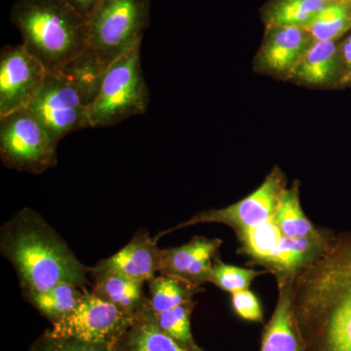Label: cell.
<instances>
[{
	"label": "cell",
	"instance_id": "32",
	"mask_svg": "<svg viewBox=\"0 0 351 351\" xmlns=\"http://www.w3.org/2000/svg\"><path fill=\"white\" fill-rule=\"evenodd\" d=\"M350 1H351V0H350Z\"/></svg>",
	"mask_w": 351,
	"mask_h": 351
},
{
	"label": "cell",
	"instance_id": "5",
	"mask_svg": "<svg viewBox=\"0 0 351 351\" xmlns=\"http://www.w3.org/2000/svg\"><path fill=\"white\" fill-rule=\"evenodd\" d=\"M151 101L141 64V45L108 66L100 90L87 112V128L117 125L147 112Z\"/></svg>",
	"mask_w": 351,
	"mask_h": 351
},
{
	"label": "cell",
	"instance_id": "31",
	"mask_svg": "<svg viewBox=\"0 0 351 351\" xmlns=\"http://www.w3.org/2000/svg\"><path fill=\"white\" fill-rule=\"evenodd\" d=\"M326 3H336V2L346 1V0H323Z\"/></svg>",
	"mask_w": 351,
	"mask_h": 351
},
{
	"label": "cell",
	"instance_id": "11",
	"mask_svg": "<svg viewBox=\"0 0 351 351\" xmlns=\"http://www.w3.org/2000/svg\"><path fill=\"white\" fill-rule=\"evenodd\" d=\"M163 254L164 249L158 248L156 237L142 230L112 257L92 267L91 274H114L140 282H149L160 271Z\"/></svg>",
	"mask_w": 351,
	"mask_h": 351
},
{
	"label": "cell",
	"instance_id": "3",
	"mask_svg": "<svg viewBox=\"0 0 351 351\" xmlns=\"http://www.w3.org/2000/svg\"><path fill=\"white\" fill-rule=\"evenodd\" d=\"M10 19L25 49L47 73H58L89 49L87 21L64 0H17Z\"/></svg>",
	"mask_w": 351,
	"mask_h": 351
},
{
	"label": "cell",
	"instance_id": "30",
	"mask_svg": "<svg viewBox=\"0 0 351 351\" xmlns=\"http://www.w3.org/2000/svg\"><path fill=\"white\" fill-rule=\"evenodd\" d=\"M343 56L346 66V71H348L346 78L348 80H351V36L343 43Z\"/></svg>",
	"mask_w": 351,
	"mask_h": 351
},
{
	"label": "cell",
	"instance_id": "4",
	"mask_svg": "<svg viewBox=\"0 0 351 351\" xmlns=\"http://www.w3.org/2000/svg\"><path fill=\"white\" fill-rule=\"evenodd\" d=\"M108 66L91 50L56 73H47L29 110L58 143L69 134L87 128V112L100 90Z\"/></svg>",
	"mask_w": 351,
	"mask_h": 351
},
{
	"label": "cell",
	"instance_id": "19",
	"mask_svg": "<svg viewBox=\"0 0 351 351\" xmlns=\"http://www.w3.org/2000/svg\"><path fill=\"white\" fill-rule=\"evenodd\" d=\"M86 292V289L75 284L61 283L44 292L29 293L24 295L39 313L54 324L69 315Z\"/></svg>",
	"mask_w": 351,
	"mask_h": 351
},
{
	"label": "cell",
	"instance_id": "20",
	"mask_svg": "<svg viewBox=\"0 0 351 351\" xmlns=\"http://www.w3.org/2000/svg\"><path fill=\"white\" fill-rule=\"evenodd\" d=\"M274 221L280 228L281 232L291 239L308 237L321 230L316 228L302 211L298 186L284 189Z\"/></svg>",
	"mask_w": 351,
	"mask_h": 351
},
{
	"label": "cell",
	"instance_id": "29",
	"mask_svg": "<svg viewBox=\"0 0 351 351\" xmlns=\"http://www.w3.org/2000/svg\"><path fill=\"white\" fill-rule=\"evenodd\" d=\"M64 1L87 21L101 0H64Z\"/></svg>",
	"mask_w": 351,
	"mask_h": 351
},
{
	"label": "cell",
	"instance_id": "1",
	"mask_svg": "<svg viewBox=\"0 0 351 351\" xmlns=\"http://www.w3.org/2000/svg\"><path fill=\"white\" fill-rule=\"evenodd\" d=\"M291 299L306 351H351V233L332 234L293 278Z\"/></svg>",
	"mask_w": 351,
	"mask_h": 351
},
{
	"label": "cell",
	"instance_id": "18",
	"mask_svg": "<svg viewBox=\"0 0 351 351\" xmlns=\"http://www.w3.org/2000/svg\"><path fill=\"white\" fill-rule=\"evenodd\" d=\"M221 239L195 237L186 244L164 249L162 265L159 274L182 280L189 269L208 255H216L221 247ZM184 281V280H182Z\"/></svg>",
	"mask_w": 351,
	"mask_h": 351
},
{
	"label": "cell",
	"instance_id": "10",
	"mask_svg": "<svg viewBox=\"0 0 351 351\" xmlns=\"http://www.w3.org/2000/svg\"><path fill=\"white\" fill-rule=\"evenodd\" d=\"M47 71L23 44L0 52V117L27 108L38 96Z\"/></svg>",
	"mask_w": 351,
	"mask_h": 351
},
{
	"label": "cell",
	"instance_id": "15",
	"mask_svg": "<svg viewBox=\"0 0 351 351\" xmlns=\"http://www.w3.org/2000/svg\"><path fill=\"white\" fill-rule=\"evenodd\" d=\"M271 29V34L261 53V64L263 69L274 73H294L309 48V34L300 27H272Z\"/></svg>",
	"mask_w": 351,
	"mask_h": 351
},
{
	"label": "cell",
	"instance_id": "24",
	"mask_svg": "<svg viewBox=\"0 0 351 351\" xmlns=\"http://www.w3.org/2000/svg\"><path fill=\"white\" fill-rule=\"evenodd\" d=\"M327 4L323 0H277L269 13V24L304 29Z\"/></svg>",
	"mask_w": 351,
	"mask_h": 351
},
{
	"label": "cell",
	"instance_id": "26",
	"mask_svg": "<svg viewBox=\"0 0 351 351\" xmlns=\"http://www.w3.org/2000/svg\"><path fill=\"white\" fill-rule=\"evenodd\" d=\"M265 272L235 267L223 263L219 258H215L210 272L209 282L232 295V293L249 289L252 281Z\"/></svg>",
	"mask_w": 351,
	"mask_h": 351
},
{
	"label": "cell",
	"instance_id": "14",
	"mask_svg": "<svg viewBox=\"0 0 351 351\" xmlns=\"http://www.w3.org/2000/svg\"><path fill=\"white\" fill-rule=\"evenodd\" d=\"M292 280L277 281L278 301L271 318L263 329L260 351H306L293 311Z\"/></svg>",
	"mask_w": 351,
	"mask_h": 351
},
{
	"label": "cell",
	"instance_id": "9",
	"mask_svg": "<svg viewBox=\"0 0 351 351\" xmlns=\"http://www.w3.org/2000/svg\"><path fill=\"white\" fill-rule=\"evenodd\" d=\"M285 189L280 172L274 171L261 184L257 191L252 193L244 199L223 209L200 212L181 225L159 233L156 239L158 240L163 235L168 234L176 230L188 228L197 223H223L232 228L235 234L247 228L262 225L269 219H274L280 196Z\"/></svg>",
	"mask_w": 351,
	"mask_h": 351
},
{
	"label": "cell",
	"instance_id": "2",
	"mask_svg": "<svg viewBox=\"0 0 351 351\" xmlns=\"http://www.w3.org/2000/svg\"><path fill=\"white\" fill-rule=\"evenodd\" d=\"M0 250L15 267L24 295L44 292L61 283L85 288L91 272L61 235L29 208L2 226Z\"/></svg>",
	"mask_w": 351,
	"mask_h": 351
},
{
	"label": "cell",
	"instance_id": "6",
	"mask_svg": "<svg viewBox=\"0 0 351 351\" xmlns=\"http://www.w3.org/2000/svg\"><path fill=\"white\" fill-rule=\"evenodd\" d=\"M149 0H101L87 20L88 46L106 66L142 44Z\"/></svg>",
	"mask_w": 351,
	"mask_h": 351
},
{
	"label": "cell",
	"instance_id": "13",
	"mask_svg": "<svg viewBox=\"0 0 351 351\" xmlns=\"http://www.w3.org/2000/svg\"><path fill=\"white\" fill-rule=\"evenodd\" d=\"M113 351H203L184 348L159 327L149 298L134 314L133 322L114 345Z\"/></svg>",
	"mask_w": 351,
	"mask_h": 351
},
{
	"label": "cell",
	"instance_id": "22",
	"mask_svg": "<svg viewBox=\"0 0 351 351\" xmlns=\"http://www.w3.org/2000/svg\"><path fill=\"white\" fill-rule=\"evenodd\" d=\"M151 302L154 313H161L176 306L193 301V298L202 291L176 277L154 276L149 281Z\"/></svg>",
	"mask_w": 351,
	"mask_h": 351
},
{
	"label": "cell",
	"instance_id": "21",
	"mask_svg": "<svg viewBox=\"0 0 351 351\" xmlns=\"http://www.w3.org/2000/svg\"><path fill=\"white\" fill-rule=\"evenodd\" d=\"M237 237L240 242L239 254L250 258L251 263L260 265L276 250L284 234L272 219L242 230L237 233Z\"/></svg>",
	"mask_w": 351,
	"mask_h": 351
},
{
	"label": "cell",
	"instance_id": "7",
	"mask_svg": "<svg viewBox=\"0 0 351 351\" xmlns=\"http://www.w3.org/2000/svg\"><path fill=\"white\" fill-rule=\"evenodd\" d=\"M58 144L27 108L0 117V158L9 169L41 174L55 167Z\"/></svg>",
	"mask_w": 351,
	"mask_h": 351
},
{
	"label": "cell",
	"instance_id": "25",
	"mask_svg": "<svg viewBox=\"0 0 351 351\" xmlns=\"http://www.w3.org/2000/svg\"><path fill=\"white\" fill-rule=\"evenodd\" d=\"M196 302L191 301L176 306L169 311L156 313L159 327L171 338L184 348L193 350H202L193 339L191 327V316Z\"/></svg>",
	"mask_w": 351,
	"mask_h": 351
},
{
	"label": "cell",
	"instance_id": "27",
	"mask_svg": "<svg viewBox=\"0 0 351 351\" xmlns=\"http://www.w3.org/2000/svg\"><path fill=\"white\" fill-rule=\"evenodd\" d=\"M29 351H113L112 346L104 343H88L71 338H58L47 332L39 337Z\"/></svg>",
	"mask_w": 351,
	"mask_h": 351
},
{
	"label": "cell",
	"instance_id": "17",
	"mask_svg": "<svg viewBox=\"0 0 351 351\" xmlns=\"http://www.w3.org/2000/svg\"><path fill=\"white\" fill-rule=\"evenodd\" d=\"M338 71V50L334 41H315L309 46L294 73L302 82L324 85Z\"/></svg>",
	"mask_w": 351,
	"mask_h": 351
},
{
	"label": "cell",
	"instance_id": "8",
	"mask_svg": "<svg viewBox=\"0 0 351 351\" xmlns=\"http://www.w3.org/2000/svg\"><path fill=\"white\" fill-rule=\"evenodd\" d=\"M134 315L87 291L77 306L46 331L58 338H71L112 346L133 322Z\"/></svg>",
	"mask_w": 351,
	"mask_h": 351
},
{
	"label": "cell",
	"instance_id": "16",
	"mask_svg": "<svg viewBox=\"0 0 351 351\" xmlns=\"http://www.w3.org/2000/svg\"><path fill=\"white\" fill-rule=\"evenodd\" d=\"M90 292L104 301L114 304L124 313L134 315L147 299L144 282L114 274H95Z\"/></svg>",
	"mask_w": 351,
	"mask_h": 351
},
{
	"label": "cell",
	"instance_id": "23",
	"mask_svg": "<svg viewBox=\"0 0 351 351\" xmlns=\"http://www.w3.org/2000/svg\"><path fill=\"white\" fill-rule=\"evenodd\" d=\"M351 27V2L328 3L311 22L304 31L315 41H334Z\"/></svg>",
	"mask_w": 351,
	"mask_h": 351
},
{
	"label": "cell",
	"instance_id": "28",
	"mask_svg": "<svg viewBox=\"0 0 351 351\" xmlns=\"http://www.w3.org/2000/svg\"><path fill=\"white\" fill-rule=\"evenodd\" d=\"M232 304L233 311L242 319L251 321V322H263L262 306L257 295L248 289L232 293Z\"/></svg>",
	"mask_w": 351,
	"mask_h": 351
},
{
	"label": "cell",
	"instance_id": "12",
	"mask_svg": "<svg viewBox=\"0 0 351 351\" xmlns=\"http://www.w3.org/2000/svg\"><path fill=\"white\" fill-rule=\"evenodd\" d=\"M332 234L321 228L308 237L291 239L284 235L276 250L260 265L274 274L277 281L293 279L324 251Z\"/></svg>",
	"mask_w": 351,
	"mask_h": 351
}]
</instances>
